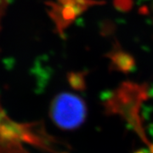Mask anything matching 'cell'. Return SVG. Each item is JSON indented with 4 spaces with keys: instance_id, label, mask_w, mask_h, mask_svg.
I'll return each mask as SVG.
<instances>
[{
    "instance_id": "2",
    "label": "cell",
    "mask_w": 153,
    "mask_h": 153,
    "mask_svg": "<svg viewBox=\"0 0 153 153\" xmlns=\"http://www.w3.org/2000/svg\"><path fill=\"white\" fill-rule=\"evenodd\" d=\"M96 4H101V2L97 3L94 0H51L47 3L49 6V15L60 33H63L77 16L89 6Z\"/></svg>"
},
{
    "instance_id": "3",
    "label": "cell",
    "mask_w": 153,
    "mask_h": 153,
    "mask_svg": "<svg viewBox=\"0 0 153 153\" xmlns=\"http://www.w3.org/2000/svg\"><path fill=\"white\" fill-rule=\"evenodd\" d=\"M111 57L116 64V66L121 68L122 70L129 69L134 63V60L131 58V56L122 51H115L114 53L111 54Z\"/></svg>"
},
{
    "instance_id": "4",
    "label": "cell",
    "mask_w": 153,
    "mask_h": 153,
    "mask_svg": "<svg viewBox=\"0 0 153 153\" xmlns=\"http://www.w3.org/2000/svg\"><path fill=\"white\" fill-rule=\"evenodd\" d=\"M12 0H0V33L3 26L4 19L7 10L9 9V6L10 5Z\"/></svg>"
},
{
    "instance_id": "5",
    "label": "cell",
    "mask_w": 153,
    "mask_h": 153,
    "mask_svg": "<svg viewBox=\"0 0 153 153\" xmlns=\"http://www.w3.org/2000/svg\"><path fill=\"white\" fill-rule=\"evenodd\" d=\"M114 5L121 11H128L132 8L133 0H114Z\"/></svg>"
},
{
    "instance_id": "1",
    "label": "cell",
    "mask_w": 153,
    "mask_h": 153,
    "mask_svg": "<svg viewBox=\"0 0 153 153\" xmlns=\"http://www.w3.org/2000/svg\"><path fill=\"white\" fill-rule=\"evenodd\" d=\"M49 113L52 120L60 128L74 129L83 123L87 115V107L77 95L63 93L53 100Z\"/></svg>"
}]
</instances>
